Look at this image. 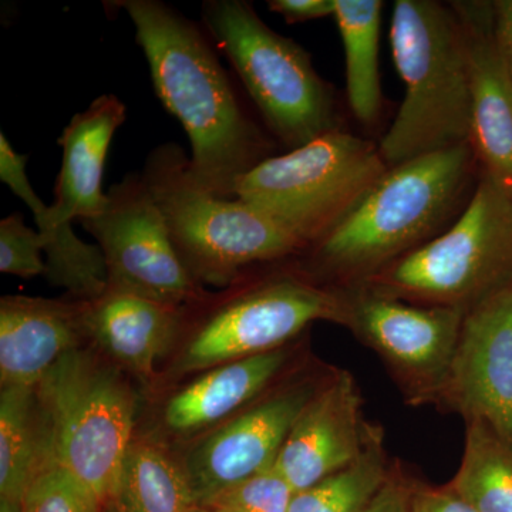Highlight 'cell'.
Masks as SVG:
<instances>
[{"label": "cell", "instance_id": "cell-1", "mask_svg": "<svg viewBox=\"0 0 512 512\" xmlns=\"http://www.w3.org/2000/svg\"><path fill=\"white\" fill-rule=\"evenodd\" d=\"M136 28L158 99L190 138L195 183L234 198L235 183L264 161L265 138L249 120L197 23L158 0L117 2Z\"/></svg>", "mask_w": 512, "mask_h": 512}, {"label": "cell", "instance_id": "cell-2", "mask_svg": "<svg viewBox=\"0 0 512 512\" xmlns=\"http://www.w3.org/2000/svg\"><path fill=\"white\" fill-rule=\"evenodd\" d=\"M476 157L463 144L394 165L338 228L309 247L325 285L359 284L441 234L460 207Z\"/></svg>", "mask_w": 512, "mask_h": 512}, {"label": "cell", "instance_id": "cell-3", "mask_svg": "<svg viewBox=\"0 0 512 512\" xmlns=\"http://www.w3.org/2000/svg\"><path fill=\"white\" fill-rule=\"evenodd\" d=\"M390 43L404 97L379 144L387 167L471 144L466 42L453 6L397 0Z\"/></svg>", "mask_w": 512, "mask_h": 512}, {"label": "cell", "instance_id": "cell-4", "mask_svg": "<svg viewBox=\"0 0 512 512\" xmlns=\"http://www.w3.org/2000/svg\"><path fill=\"white\" fill-rule=\"evenodd\" d=\"M141 174L175 251L197 282L231 285L247 266L282 261L306 249L254 205L218 197L195 183L190 157L177 144L157 147Z\"/></svg>", "mask_w": 512, "mask_h": 512}, {"label": "cell", "instance_id": "cell-5", "mask_svg": "<svg viewBox=\"0 0 512 512\" xmlns=\"http://www.w3.org/2000/svg\"><path fill=\"white\" fill-rule=\"evenodd\" d=\"M36 394L47 463L66 470L100 505L110 504L133 443L136 396L130 384L77 348L50 369Z\"/></svg>", "mask_w": 512, "mask_h": 512}, {"label": "cell", "instance_id": "cell-6", "mask_svg": "<svg viewBox=\"0 0 512 512\" xmlns=\"http://www.w3.org/2000/svg\"><path fill=\"white\" fill-rule=\"evenodd\" d=\"M402 301L468 313L512 288V195L481 178L460 217L363 282Z\"/></svg>", "mask_w": 512, "mask_h": 512}, {"label": "cell", "instance_id": "cell-7", "mask_svg": "<svg viewBox=\"0 0 512 512\" xmlns=\"http://www.w3.org/2000/svg\"><path fill=\"white\" fill-rule=\"evenodd\" d=\"M387 170L373 141L336 128L265 158L235 183L234 197L274 218L308 249L338 228Z\"/></svg>", "mask_w": 512, "mask_h": 512}, {"label": "cell", "instance_id": "cell-8", "mask_svg": "<svg viewBox=\"0 0 512 512\" xmlns=\"http://www.w3.org/2000/svg\"><path fill=\"white\" fill-rule=\"evenodd\" d=\"M202 23L234 66L265 123L295 150L336 130L332 93L311 57L242 0H207Z\"/></svg>", "mask_w": 512, "mask_h": 512}, {"label": "cell", "instance_id": "cell-9", "mask_svg": "<svg viewBox=\"0 0 512 512\" xmlns=\"http://www.w3.org/2000/svg\"><path fill=\"white\" fill-rule=\"evenodd\" d=\"M319 320L342 322L336 286L316 281L305 269L268 276L222 299L185 346L178 369L201 372L284 348Z\"/></svg>", "mask_w": 512, "mask_h": 512}, {"label": "cell", "instance_id": "cell-10", "mask_svg": "<svg viewBox=\"0 0 512 512\" xmlns=\"http://www.w3.org/2000/svg\"><path fill=\"white\" fill-rule=\"evenodd\" d=\"M342 299L340 326L372 349L389 370L404 402L433 406L456 352L466 313L423 306L372 286H336Z\"/></svg>", "mask_w": 512, "mask_h": 512}, {"label": "cell", "instance_id": "cell-11", "mask_svg": "<svg viewBox=\"0 0 512 512\" xmlns=\"http://www.w3.org/2000/svg\"><path fill=\"white\" fill-rule=\"evenodd\" d=\"M79 224L103 252L109 291L180 308L207 295L175 251L143 174H128L114 184L104 210Z\"/></svg>", "mask_w": 512, "mask_h": 512}, {"label": "cell", "instance_id": "cell-12", "mask_svg": "<svg viewBox=\"0 0 512 512\" xmlns=\"http://www.w3.org/2000/svg\"><path fill=\"white\" fill-rule=\"evenodd\" d=\"M335 370L325 366L279 380L245 412L201 441L184 466L198 507L275 466L296 420Z\"/></svg>", "mask_w": 512, "mask_h": 512}, {"label": "cell", "instance_id": "cell-13", "mask_svg": "<svg viewBox=\"0 0 512 512\" xmlns=\"http://www.w3.org/2000/svg\"><path fill=\"white\" fill-rule=\"evenodd\" d=\"M433 407L480 420L512 444V288L466 313Z\"/></svg>", "mask_w": 512, "mask_h": 512}, {"label": "cell", "instance_id": "cell-14", "mask_svg": "<svg viewBox=\"0 0 512 512\" xmlns=\"http://www.w3.org/2000/svg\"><path fill=\"white\" fill-rule=\"evenodd\" d=\"M370 427L355 377L336 369L296 420L275 467L301 493L356 460Z\"/></svg>", "mask_w": 512, "mask_h": 512}, {"label": "cell", "instance_id": "cell-15", "mask_svg": "<svg viewBox=\"0 0 512 512\" xmlns=\"http://www.w3.org/2000/svg\"><path fill=\"white\" fill-rule=\"evenodd\" d=\"M466 42L471 146L484 175L512 195V80L494 35L493 3L453 2Z\"/></svg>", "mask_w": 512, "mask_h": 512}, {"label": "cell", "instance_id": "cell-16", "mask_svg": "<svg viewBox=\"0 0 512 512\" xmlns=\"http://www.w3.org/2000/svg\"><path fill=\"white\" fill-rule=\"evenodd\" d=\"M89 301L63 302L30 296L0 299L2 387H37L87 332Z\"/></svg>", "mask_w": 512, "mask_h": 512}, {"label": "cell", "instance_id": "cell-17", "mask_svg": "<svg viewBox=\"0 0 512 512\" xmlns=\"http://www.w3.org/2000/svg\"><path fill=\"white\" fill-rule=\"evenodd\" d=\"M123 101L104 94L76 114L59 138L62 167L55 185V202L42 205L53 227L72 225L74 220L96 217L106 207L103 191L104 165L114 134L126 121Z\"/></svg>", "mask_w": 512, "mask_h": 512}, {"label": "cell", "instance_id": "cell-18", "mask_svg": "<svg viewBox=\"0 0 512 512\" xmlns=\"http://www.w3.org/2000/svg\"><path fill=\"white\" fill-rule=\"evenodd\" d=\"M293 356L295 348L289 343L215 367L168 400L165 423L177 433H188L225 419L282 380Z\"/></svg>", "mask_w": 512, "mask_h": 512}, {"label": "cell", "instance_id": "cell-19", "mask_svg": "<svg viewBox=\"0 0 512 512\" xmlns=\"http://www.w3.org/2000/svg\"><path fill=\"white\" fill-rule=\"evenodd\" d=\"M180 306L143 296L109 291L87 306V332L117 362L141 376L173 345L181 322Z\"/></svg>", "mask_w": 512, "mask_h": 512}, {"label": "cell", "instance_id": "cell-20", "mask_svg": "<svg viewBox=\"0 0 512 512\" xmlns=\"http://www.w3.org/2000/svg\"><path fill=\"white\" fill-rule=\"evenodd\" d=\"M28 160L10 146L5 133H0V180L32 211L45 244L46 278L80 301H94L109 289L103 252L99 245L86 244L77 237L72 225L53 227L46 220L43 201L26 173Z\"/></svg>", "mask_w": 512, "mask_h": 512}, {"label": "cell", "instance_id": "cell-21", "mask_svg": "<svg viewBox=\"0 0 512 512\" xmlns=\"http://www.w3.org/2000/svg\"><path fill=\"white\" fill-rule=\"evenodd\" d=\"M46 463L45 431L36 387H2L0 500L22 503Z\"/></svg>", "mask_w": 512, "mask_h": 512}, {"label": "cell", "instance_id": "cell-22", "mask_svg": "<svg viewBox=\"0 0 512 512\" xmlns=\"http://www.w3.org/2000/svg\"><path fill=\"white\" fill-rule=\"evenodd\" d=\"M383 3L380 0H335L346 63V92L350 110L363 124L375 123L382 109L379 37Z\"/></svg>", "mask_w": 512, "mask_h": 512}, {"label": "cell", "instance_id": "cell-23", "mask_svg": "<svg viewBox=\"0 0 512 512\" xmlns=\"http://www.w3.org/2000/svg\"><path fill=\"white\" fill-rule=\"evenodd\" d=\"M111 504L119 512H192L198 507L184 467L144 441L128 447Z\"/></svg>", "mask_w": 512, "mask_h": 512}, {"label": "cell", "instance_id": "cell-24", "mask_svg": "<svg viewBox=\"0 0 512 512\" xmlns=\"http://www.w3.org/2000/svg\"><path fill=\"white\" fill-rule=\"evenodd\" d=\"M448 484L478 512H512V444L484 421H467L460 467Z\"/></svg>", "mask_w": 512, "mask_h": 512}, {"label": "cell", "instance_id": "cell-25", "mask_svg": "<svg viewBox=\"0 0 512 512\" xmlns=\"http://www.w3.org/2000/svg\"><path fill=\"white\" fill-rule=\"evenodd\" d=\"M382 426L372 423L365 447L349 466L293 495L289 512H363L389 477Z\"/></svg>", "mask_w": 512, "mask_h": 512}, {"label": "cell", "instance_id": "cell-26", "mask_svg": "<svg viewBox=\"0 0 512 512\" xmlns=\"http://www.w3.org/2000/svg\"><path fill=\"white\" fill-rule=\"evenodd\" d=\"M293 495L291 485L272 466L215 495L201 507L214 512H289Z\"/></svg>", "mask_w": 512, "mask_h": 512}, {"label": "cell", "instance_id": "cell-27", "mask_svg": "<svg viewBox=\"0 0 512 512\" xmlns=\"http://www.w3.org/2000/svg\"><path fill=\"white\" fill-rule=\"evenodd\" d=\"M101 505L62 467L46 463L22 501L23 512H99Z\"/></svg>", "mask_w": 512, "mask_h": 512}, {"label": "cell", "instance_id": "cell-28", "mask_svg": "<svg viewBox=\"0 0 512 512\" xmlns=\"http://www.w3.org/2000/svg\"><path fill=\"white\" fill-rule=\"evenodd\" d=\"M45 244L39 231L29 228L20 212L0 221V272L30 279L45 275Z\"/></svg>", "mask_w": 512, "mask_h": 512}, {"label": "cell", "instance_id": "cell-29", "mask_svg": "<svg viewBox=\"0 0 512 512\" xmlns=\"http://www.w3.org/2000/svg\"><path fill=\"white\" fill-rule=\"evenodd\" d=\"M416 477L407 473L400 461H394L389 477L363 512H413V493Z\"/></svg>", "mask_w": 512, "mask_h": 512}, {"label": "cell", "instance_id": "cell-30", "mask_svg": "<svg viewBox=\"0 0 512 512\" xmlns=\"http://www.w3.org/2000/svg\"><path fill=\"white\" fill-rule=\"evenodd\" d=\"M413 512H478L451 487H434L416 480L413 493Z\"/></svg>", "mask_w": 512, "mask_h": 512}, {"label": "cell", "instance_id": "cell-31", "mask_svg": "<svg viewBox=\"0 0 512 512\" xmlns=\"http://www.w3.org/2000/svg\"><path fill=\"white\" fill-rule=\"evenodd\" d=\"M268 8L288 23L333 18L335 0H269Z\"/></svg>", "mask_w": 512, "mask_h": 512}, {"label": "cell", "instance_id": "cell-32", "mask_svg": "<svg viewBox=\"0 0 512 512\" xmlns=\"http://www.w3.org/2000/svg\"><path fill=\"white\" fill-rule=\"evenodd\" d=\"M494 35L512 80V0L493 3Z\"/></svg>", "mask_w": 512, "mask_h": 512}, {"label": "cell", "instance_id": "cell-33", "mask_svg": "<svg viewBox=\"0 0 512 512\" xmlns=\"http://www.w3.org/2000/svg\"><path fill=\"white\" fill-rule=\"evenodd\" d=\"M0 512H23L22 503L15 501L0 500Z\"/></svg>", "mask_w": 512, "mask_h": 512}, {"label": "cell", "instance_id": "cell-34", "mask_svg": "<svg viewBox=\"0 0 512 512\" xmlns=\"http://www.w3.org/2000/svg\"><path fill=\"white\" fill-rule=\"evenodd\" d=\"M106 512H119V510L110 503L106 505Z\"/></svg>", "mask_w": 512, "mask_h": 512}, {"label": "cell", "instance_id": "cell-35", "mask_svg": "<svg viewBox=\"0 0 512 512\" xmlns=\"http://www.w3.org/2000/svg\"><path fill=\"white\" fill-rule=\"evenodd\" d=\"M192 512H214V511L208 510V508H205V507H197Z\"/></svg>", "mask_w": 512, "mask_h": 512}]
</instances>
